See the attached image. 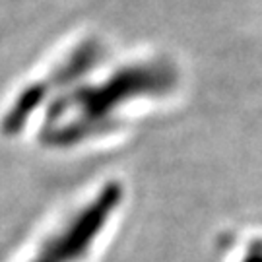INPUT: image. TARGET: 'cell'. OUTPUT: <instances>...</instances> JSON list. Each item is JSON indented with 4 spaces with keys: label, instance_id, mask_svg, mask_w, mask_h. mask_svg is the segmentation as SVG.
<instances>
[{
    "label": "cell",
    "instance_id": "2",
    "mask_svg": "<svg viewBox=\"0 0 262 262\" xmlns=\"http://www.w3.org/2000/svg\"><path fill=\"white\" fill-rule=\"evenodd\" d=\"M132 82H136V78H134V76H132V80L128 82V84H132ZM128 84H124V82H122V84H121V82H115V84L109 85V94H113V97L117 99V97L121 95L119 92H121V90H124ZM95 97H97V99L94 101V109H107V99H105V97H107V94H105V90L95 92Z\"/></svg>",
    "mask_w": 262,
    "mask_h": 262
},
{
    "label": "cell",
    "instance_id": "1",
    "mask_svg": "<svg viewBox=\"0 0 262 262\" xmlns=\"http://www.w3.org/2000/svg\"><path fill=\"white\" fill-rule=\"evenodd\" d=\"M121 198L119 188L107 187L95 198L94 204L85 206V210L78 215V220L70 222L62 233L53 237L47 247L39 253L33 262H74L88 251L94 243L97 233L103 229L105 222L109 220L113 210Z\"/></svg>",
    "mask_w": 262,
    "mask_h": 262
}]
</instances>
